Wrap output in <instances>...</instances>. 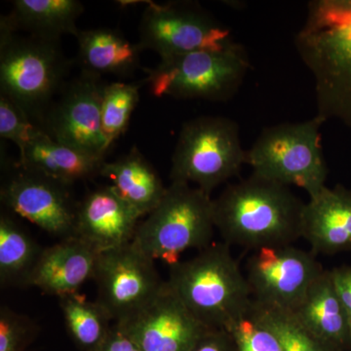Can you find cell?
<instances>
[{
    "label": "cell",
    "mask_w": 351,
    "mask_h": 351,
    "mask_svg": "<svg viewBox=\"0 0 351 351\" xmlns=\"http://www.w3.org/2000/svg\"><path fill=\"white\" fill-rule=\"evenodd\" d=\"M105 162V158L56 142L43 131L20 154L19 165L69 186L100 175Z\"/></svg>",
    "instance_id": "cell-20"
},
{
    "label": "cell",
    "mask_w": 351,
    "mask_h": 351,
    "mask_svg": "<svg viewBox=\"0 0 351 351\" xmlns=\"http://www.w3.org/2000/svg\"><path fill=\"white\" fill-rule=\"evenodd\" d=\"M97 351H141L128 335L119 324L114 323L108 332L107 338Z\"/></svg>",
    "instance_id": "cell-32"
},
{
    "label": "cell",
    "mask_w": 351,
    "mask_h": 351,
    "mask_svg": "<svg viewBox=\"0 0 351 351\" xmlns=\"http://www.w3.org/2000/svg\"><path fill=\"white\" fill-rule=\"evenodd\" d=\"M93 280L98 293L96 301L107 309L114 323L130 319L166 287L156 261L133 242L101 252Z\"/></svg>",
    "instance_id": "cell-10"
},
{
    "label": "cell",
    "mask_w": 351,
    "mask_h": 351,
    "mask_svg": "<svg viewBox=\"0 0 351 351\" xmlns=\"http://www.w3.org/2000/svg\"><path fill=\"white\" fill-rule=\"evenodd\" d=\"M249 315L274 332L283 351H339L316 338L292 311L253 301Z\"/></svg>",
    "instance_id": "cell-25"
},
{
    "label": "cell",
    "mask_w": 351,
    "mask_h": 351,
    "mask_svg": "<svg viewBox=\"0 0 351 351\" xmlns=\"http://www.w3.org/2000/svg\"><path fill=\"white\" fill-rule=\"evenodd\" d=\"M43 248L7 213L0 216V284L27 286Z\"/></svg>",
    "instance_id": "cell-23"
},
{
    "label": "cell",
    "mask_w": 351,
    "mask_h": 351,
    "mask_svg": "<svg viewBox=\"0 0 351 351\" xmlns=\"http://www.w3.org/2000/svg\"><path fill=\"white\" fill-rule=\"evenodd\" d=\"M138 101V87L136 85L117 82L104 88L101 124L108 149L126 131Z\"/></svg>",
    "instance_id": "cell-26"
},
{
    "label": "cell",
    "mask_w": 351,
    "mask_h": 351,
    "mask_svg": "<svg viewBox=\"0 0 351 351\" xmlns=\"http://www.w3.org/2000/svg\"><path fill=\"white\" fill-rule=\"evenodd\" d=\"M226 331L232 335L239 351H283L274 332L249 314L232 323Z\"/></svg>",
    "instance_id": "cell-29"
},
{
    "label": "cell",
    "mask_w": 351,
    "mask_h": 351,
    "mask_svg": "<svg viewBox=\"0 0 351 351\" xmlns=\"http://www.w3.org/2000/svg\"><path fill=\"white\" fill-rule=\"evenodd\" d=\"M323 270L313 252L292 244L254 251L245 276L254 302L293 311Z\"/></svg>",
    "instance_id": "cell-11"
},
{
    "label": "cell",
    "mask_w": 351,
    "mask_h": 351,
    "mask_svg": "<svg viewBox=\"0 0 351 351\" xmlns=\"http://www.w3.org/2000/svg\"><path fill=\"white\" fill-rule=\"evenodd\" d=\"M315 117L297 123H282L265 128L247 152V164L253 174L306 191L309 197L326 186L328 167L320 127Z\"/></svg>",
    "instance_id": "cell-5"
},
{
    "label": "cell",
    "mask_w": 351,
    "mask_h": 351,
    "mask_svg": "<svg viewBox=\"0 0 351 351\" xmlns=\"http://www.w3.org/2000/svg\"><path fill=\"white\" fill-rule=\"evenodd\" d=\"M43 129L32 123L29 114L17 104L0 96V136L17 145L20 154L43 133Z\"/></svg>",
    "instance_id": "cell-27"
},
{
    "label": "cell",
    "mask_w": 351,
    "mask_h": 351,
    "mask_svg": "<svg viewBox=\"0 0 351 351\" xmlns=\"http://www.w3.org/2000/svg\"><path fill=\"white\" fill-rule=\"evenodd\" d=\"M59 40L19 38L0 29L1 95L22 108L29 117L41 114L68 71Z\"/></svg>",
    "instance_id": "cell-8"
},
{
    "label": "cell",
    "mask_w": 351,
    "mask_h": 351,
    "mask_svg": "<svg viewBox=\"0 0 351 351\" xmlns=\"http://www.w3.org/2000/svg\"><path fill=\"white\" fill-rule=\"evenodd\" d=\"M173 294L209 329L228 330L248 315L252 293L230 245L214 242L186 261L170 265Z\"/></svg>",
    "instance_id": "cell-3"
},
{
    "label": "cell",
    "mask_w": 351,
    "mask_h": 351,
    "mask_svg": "<svg viewBox=\"0 0 351 351\" xmlns=\"http://www.w3.org/2000/svg\"><path fill=\"white\" fill-rule=\"evenodd\" d=\"M99 255L78 237L62 239L43 249L27 287H36L58 298L80 293L87 281L94 279Z\"/></svg>",
    "instance_id": "cell-16"
},
{
    "label": "cell",
    "mask_w": 351,
    "mask_h": 351,
    "mask_svg": "<svg viewBox=\"0 0 351 351\" xmlns=\"http://www.w3.org/2000/svg\"><path fill=\"white\" fill-rule=\"evenodd\" d=\"M306 203L290 186L253 174L214 199L215 226L223 243L257 251L302 239Z\"/></svg>",
    "instance_id": "cell-1"
},
{
    "label": "cell",
    "mask_w": 351,
    "mask_h": 351,
    "mask_svg": "<svg viewBox=\"0 0 351 351\" xmlns=\"http://www.w3.org/2000/svg\"><path fill=\"white\" fill-rule=\"evenodd\" d=\"M250 68L239 43L221 50H205L161 58L147 78L156 98L226 101L237 93Z\"/></svg>",
    "instance_id": "cell-7"
},
{
    "label": "cell",
    "mask_w": 351,
    "mask_h": 351,
    "mask_svg": "<svg viewBox=\"0 0 351 351\" xmlns=\"http://www.w3.org/2000/svg\"><path fill=\"white\" fill-rule=\"evenodd\" d=\"M140 44L160 58L221 50L237 43L228 27L191 4H147L140 24Z\"/></svg>",
    "instance_id": "cell-9"
},
{
    "label": "cell",
    "mask_w": 351,
    "mask_h": 351,
    "mask_svg": "<svg viewBox=\"0 0 351 351\" xmlns=\"http://www.w3.org/2000/svg\"><path fill=\"white\" fill-rule=\"evenodd\" d=\"M1 186V201L14 213L62 239L75 237L76 212L68 186L21 167Z\"/></svg>",
    "instance_id": "cell-13"
},
{
    "label": "cell",
    "mask_w": 351,
    "mask_h": 351,
    "mask_svg": "<svg viewBox=\"0 0 351 351\" xmlns=\"http://www.w3.org/2000/svg\"><path fill=\"white\" fill-rule=\"evenodd\" d=\"M39 332L34 320L6 304L0 307V351H27Z\"/></svg>",
    "instance_id": "cell-28"
},
{
    "label": "cell",
    "mask_w": 351,
    "mask_h": 351,
    "mask_svg": "<svg viewBox=\"0 0 351 351\" xmlns=\"http://www.w3.org/2000/svg\"><path fill=\"white\" fill-rule=\"evenodd\" d=\"M302 239L314 255L334 256L351 251V189L325 186L309 197L302 215Z\"/></svg>",
    "instance_id": "cell-17"
},
{
    "label": "cell",
    "mask_w": 351,
    "mask_h": 351,
    "mask_svg": "<svg viewBox=\"0 0 351 351\" xmlns=\"http://www.w3.org/2000/svg\"><path fill=\"white\" fill-rule=\"evenodd\" d=\"M76 38L80 61L88 73L124 75L138 68L142 47L140 44L132 43L115 29H87L80 32Z\"/></svg>",
    "instance_id": "cell-22"
},
{
    "label": "cell",
    "mask_w": 351,
    "mask_h": 351,
    "mask_svg": "<svg viewBox=\"0 0 351 351\" xmlns=\"http://www.w3.org/2000/svg\"><path fill=\"white\" fill-rule=\"evenodd\" d=\"M140 217L106 184L85 196L77 206L75 237L101 252L131 243Z\"/></svg>",
    "instance_id": "cell-15"
},
{
    "label": "cell",
    "mask_w": 351,
    "mask_h": 351,
    "mask_svg": "<svg viewBox=\"0 0 351 351\" xmlns=\"http://www.w3.org/2000/svg\"><path fill=\"white\" fill-rule=\"evenodd\" d=\"M216 230L211 195L184 182H172L158 206L138 223L133 243L154 261L169 265L181 254L213 242Z\"/></svg>",
    "instance_id": "cell-4"
},
{
    "label": "cell",
    "mask_w": 351,
    "mask_h": 351,
    "mask_svg": "<svg viewBox=\"0 0 351 351\" xmlns=\"http://www.w3.org/2000/svg\"><path fill=\"white\" fill-rule=\"evenodd\" d=\"M304 326L323 343L339 351L351 350V329L331 269L313 281L299 306L293 311Z\"/></svg>",
    "instance_id": "cell-18"
},
{
    "label": "cell",
    "mask_w": 351,
    "mask_h": 351,
    "mask_svg": "<svg viewBox=\"0 0 351 351\" xmlns=\"http://www.w3.org/2000/svg\"><path fill=\"white\" fill-rule=\"evenodd\" d=\"M83 10L77 0H16L10 14L1 18L0 29L54 40L66 34L77 36L76 22Z\"/></svg>",
    "instance_id": "cell-21"
},
{
    "label": "cell",
    "mask_w": 351,
    "mask_h": 351,
    "mask_svg": "<svg viewBox=\"0 0 351 351\" xmlns=\"http://www.w3.org/2000/svg\"><path fill=\"white\" fill-rule=\"evenodd\" d=\"M189 351H239V348L226 330L211 329Z\"/></svg>",
    "instance_id": "cell-30"
},
{
    "label": "cell",
    "mask_w": 351,
    "mask_h": 351,
    "mask_svg": "<svg viewBox=\"0 0 351 351\" xmlns=\"http://www.w3.org/2000/svg\"><path fill=\"white\" fill-rule=\"evenodd\" d=\"M332 280L341 304L345 307L351 329V265H343L331 269Z\"/></svg>",
    "instance_id": "cell-31"
},
{
    "label": "cell",
    "mask_w": 351,
    "mask_h": 351,
    "mask_svg": "<svg viewBox=\"0 0 351 351\" xmlns=\"http://www.w3.org/2000/svg\"><path fill=\"white\" fill-rule=\"evenodd\" d=\"M295 43L315 82L316 117L351 128V0L311 2Z\"/></svg>",
    "instance_id": "cell-2"
},
{
    "label": "cell",
    "mask_w": 351,
    "mask_h": 351,
    "mask_svg": "<svg viewBox=\"0 0 351 351\" xmlns=\"http://www.w3.org/2000/svg\"><path fill=\"white\" fill-rule=\"evenodd\" d=\"M100 176L120 199L140 218L152 213L165 195L162 180L137 147L113 162H105Z\"/></svg>",
    "instance_id": "cell-19"
},
{
    "label": "cell",
    "mask_w": 351,
    "mask_h": 351,
    "mask_svg": "<svg viewBox=\"0 0 351 351\" xmlns=\"http://www.w3.org/2000/svg\"><path fill=\"white\" fill-rule=\"evenodd\" d=\"M247 164L239 124L223 117H200L182 126L171 167L172 182L195 184L211 195Z\"/></svg>",
    "instance_id": "cell-6"
},
{
    "label": "cell",
    "mask_w": 351,
    "mask_h": 351,
    "mask_svg": "<svg viewBox=\"0 0 351 351\" xmlns=\"http://www.w3.org/2000/svg\"><path fill=\"white\" fill-rule=\"evenodd\" d=\"M105 86L98 75L84 71L51 108L43 131L58 143L105 158L108 147L101 124Z\"/></svg>",
    "instance_id": "cell-12"
},
{
    "label": "cell",
    "mask_w": 351,
    "mask_h": 351,
    "mask_svg": "<svg viewBox=\"0 0 351 351\" xmlns=\"http://www.w3.org/2000/svg\"><path fill=\"white\" fill-rule=\"evenodd\" d=\"M66 332L78 350L97 351L112 329V316L100 302L80 293L59 298Z\"/></svg>",
    "instance_id": "cell-24"
},
{
    "label": "cell",
    "mask_w": 351,
    "mask_h": 351,
    "mask_svg": "<svg viewBox=\"0 0 351 351\" xmlns=\"http://www.w3.org/2000/svg\"><path fill=\"white\" fill-rule=\"evenodd\" d=\"M117 324L141 351H189L211 330L189 313L167 283L149 306Z\"/></svg>",
    "instance_id": "cell-14"
}]
</instances>
